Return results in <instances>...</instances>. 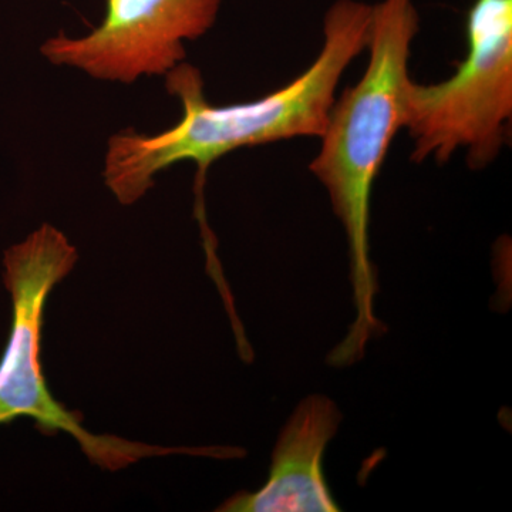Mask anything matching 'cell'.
<instances>
[{
  "label": "cell",
  "instance_id": "obj_1",
  "mask_svg": "<svg viewBox=\"0 0 512 512\" xmlns=\"http://www.w3.org/2000/svg\"><path fill=\"white\" fill-rule=\"evenodd\" d=\"M373 5L335 0L323 16V42L311 66L291 83L248 103L215 106L205 99L197 67L181 62L165 74V87L178 97L183 116L175 126L147 136L124 128L110 137L104 158V183L117 201L131 205L154 187L156 175L183 161L197 164V214L205 220V174L218 158L238 148L299 137H320L328 124L343 74L369 45Z\"/></svg>",
  "mask_w": 512,
  "mask_h": 512
},
{
  "label": "cell",
  "instance_id": "obj_2",
  "mask_svg": "<svg viewBox=\"0 0 512 512\" xmlns=\"http://www.w3.org/2000/svg\"><path fill=\"white\" fill-rule=\"evenodd\" d=\"M420 29L414 0H380L373 5L369 62L359 82L336 97L309 170L328 191L348 239L350 284L356 318L328 363L346 367L363 359L367 343L382 336L375 315L379 291L370 259V201L394 137L404 127V93L410 55Z\"/></svg>",
  "mask_w": 512,
  "mask_h": 512
},
{
  "label": "cell",
  "instance_id": "obj_3",
  "mask_svg": "<svg viewBox=\"0 0 512 512\" xmlns=\"http://www.w3.org/2000/svg\"><path fill=\"white\" fill-rule=\"evenodd\" d=\"M79 254L59 229L43 224L25 241L5 252L6 289L12 296V326L0 359V426L29 417L46 436L59 431L77 441L93 464L119 471L144 458L175 456L232 457V447H161L94 434L83 417L57 402L42 366L43 318L47 298L76 265Z\"/></svg>",
  "mask_w": 512,
  "mask_h": 512
},
{
  "label": "cell",
  "instance_id": "obj_4",
  "mask_svg": "<svg viewBox=\"0 0 512 512\" xmlns=\"http://www.w3.org/2000/svg\"><path fill=\"white\" fill-rule=\"evenodd\" d=\"M467 56L436 84H407L404 127L412 161L446 164L458 153L467 165L493 164L511 138L512 0H474L467 15Z\"/></svg>",
  "mask_w": 512,
  "mask_h": 512
},
{
  "label": "cell",
  "instance_id": "obj_5",
  "mask_svg": "<svg viewBox=\"0 0 512 512\" xmlns=\"http://www.w3.org/2000/svg\"><path fill=\"white\" fill-rule=\"evenodd\" d=\"M221 6L222 0H106L104 18L89 35L59 32L40 52L50 63L107 82L165 76L185 62L184 40L204 36Z\"/></svg>",
  "mask_w": 512,
  "mask_h": 512
},
{
  "label": "cell",
  "instance_id": "obj_6",
  "mask_svg": "<svg viewBox=\"0 0 512 512\" xmlns=\"http://www.w3.org/2000/svg\"><path fill=\"white\" fill-rule=\"evenodd\" d=\"M342 421L338 406L312 394L293 412L276 441L271 471L254 493H238L217 508L221 512H335L323 471V456Z\"/></svg>",
  "mask_w": 512,
  "mask_h": 512
}]
</instances>
